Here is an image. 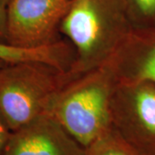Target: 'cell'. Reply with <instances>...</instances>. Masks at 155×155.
I'll return each mask as SVG.
<instances>
[{"instance_id": "8fae6325", "label": "cell", "mask_w": 155, "mask_h": 155, "mask_svg": "<svg viewBox=\"0 0 155 155\" xmlns=\"http://www.w3.org/2000/svg\"><path fill=\"white\" fill-rule=\"evenodd\" d=\"M6 6L0 3V42L1 43H7L6 42Z\"/></svg>"}, {"instance_id": "8992f818", "label": "cell", "mask_w": 155, "mask_h": 155, "mask_svg": "<svg viewBox=\"0 0 155 155\" xmlns=\"http://www.w3.org/2000/svg\"><path fill=\"white\" fill-rule=\"evenodd\" d=\"M2 155H84V147L46 113L12 131Z\"/></svg>"}, {"instance_id": "9c48e42d", "label": "cell", "mask_w": 155, "mask_h": 155, "mask_svg": "<svg viewBox=\"0 0 155 155\" xmlns=\"http://www.w3.org/2000/svg\"><path fill=\"white\" fill-rule=\"evenodd\" d=\"M84 155H141L111 127L84 147Z\"/></svg>"}, {"instance_id": "ba28073f", "label": "cell", "mask_w": 155, "mask_h": 155, "mask_svg": "<svg viewBox=\"0 0 155 155\" xmlns=\"http://www.w3.org/2000/svg\"><path fill=\"white\" fill-rule=\"evenodd\" d=\"M75 58V51L69 41L58 40L37 48H22L0 42V59L7 63L41 61L62 71H68Z\"/></svg>"}, {"instance_id": "4fadbf2b", "label": "cell", "mask_w": 155, "mask_h": 155, "mask_svg": "<svg viewBox=\"0 0 155 155\" xmlns=\"http://www.w3.org/2000/svg\"><path fill=\"white\" fill-rule=\"evenodd\" d=\"M10 1H11V0H0V3H1L2 5H4L5 6H7V5L9 4Z\"/></svg>"}, {"instance_id": "6da1fadb", "label": "cell", "mask_w": 155, "mask_h": 155, "mask_svg": "<svg viewBox=\"0 0 155 155\" xmlns=\"http://www.w3.org/2000/svg\"><path fill=\"white\" fill-rule=\"evenodd\" d=\"M134 25L121 0H71L60 24L75 51L76 78L104 65Z\"/></svg>"}, {"instance_id": "52a82bcc", "label": "cell", "mask_w": 155, "mask_h": 155, "mask_svg": "<svg viewBox=\"0 0 155 155\" xmlns=\"http://www.w3.org/2000/svg\"><path fill=\"white\" fill-rule=\"evenodd\" d=\"M105 65L116 83L155 84V28L134 27Z\"/></svg>"}, {"instance_id": "5b68a950", "label": "cell", "mask_w": 155, "mask_h": 155, "mask_svg": "<svg viewBox=\"0 0 155 155\" xmlns=\"http://www.w3.org/2000/svg\"><path fill=\"white\" fill-rule=\"evenodd\" d=\"M71 0H11L6 6V42L37 48L60 40V24Z\"/></svg>"}, {"instance_id": "277c9868", "label": "cell", "mask_w": 155, "mask_h": 155, "mask_svg": "<svg viewBox=\"0 0 155 155\" xmlns=\"http://www.w3.org/2000/svg\"><path fill=\"white\" fill-rule=\"evenodd\" d=\"M111 127L141 155H155V84L116 83Z\"/></svg>"}, {"instance_id": "3957f363", "label": "cell", "mask_w": 155, "mask_h": 155, "mask_svg": "<svg viewBox=\"0 0 155 155\" xmlns=\"http://www.w3.org/2000/svg\"><path fill=\"white\" fill-rule=\"evenodd\" d=\"M69 72L41 61L6 63L0 68V117L15 131L46 114Z\"/></svg>"}, {"instance_id": "30bf717a", "label": "cell", "mask_w": 155, "mask_h": 155, "mask_svg": "<svg viewBox=\"0 0 155 155\" xmlns=\"http://www.w3.org/2000/svg\"><path fill=\"white\" fill-rule=\"evenodd\" d=\"M134 27L155 28V0H121Z\"/></svg>"}, {"instance_id": "7c38bea8", "label": "cell", "mask_w": 155, "mask_h": 155, "mask_svg": "<svg viewBox=\"0 0 155 155\" xmlns=\"http://www.w3.org/2000/svg\"><path fill=\"white\" fill-rule=\"evenodd\" d=\"M11 133L10 129L6 127V125L0 117V155L3 154V152L5 150V145L11 135Z\"/></svg>"}, {"instance_id": "7a4b0ae2", "label": "cell", "mask_w": 155, "mask_h": 155, "mask_svg": "<svg viewBox=\"0 0 155 155\" xmlns=\"http://www.w3.org/2000/svg\"><path fill=\"white\" fill-rule=\"evenodd\" d=\"M116 85L104 64L70 79L54 96L47 114L85 147L111 127L110 103Z\"/></svg>"}, {"instance_id": "5bb4252c", "label": "cell", "mask_w": 155, "mask_h": 155, "mask_svg": "<svg viewBox=\"0 0 155 155\" xmlns=\"http://www.w3.org/2000/svg\"><path fill=\"white\" fill-rule=\"evenodd\" d=\"M6 63H7L6 61H5L4 60H2V59H0V68H1L2 67H4Z\"/></svg>"}]
</instances>
